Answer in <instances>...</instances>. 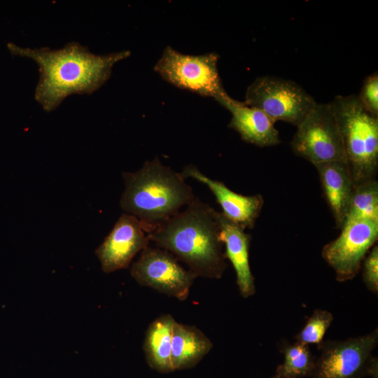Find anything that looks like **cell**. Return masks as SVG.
<instances>
[{"instance_id":"cell-5","label":"cell","mask_w":378,"mask_h":378,"mask_svg":"<svg viewBox=\"0 0 378 378\" xmlns=\"http://www.w3.org/2000/svg\"><path fill=\"white\" fill-rule=\"evenodd\" d=\"M378 344L377 328L344 340H323L317 345L312 378H377V358L372 354Z\"/></svg>"},{"instance_id":"cell-3","label":"cell","mask_w":378,"mask_h":378,"mask_svg":"<svg viewBox=\"0 0 378 378\" xmlns=\"http://www.w3.org/2000/svg\"><path fill=\"white\" fill-rule=\"evenodd\" d=\"M125 190L120 205L137 218L148 234L196 197L181 173L156 157L134 172H123Z\"/></svg>"},{"instance_id":"cell-2","label":"cell","mask_w":378,"mask_h":378,"mask_svg":"<svg viewBox=\"0 0 378 378\" xmlns=\"http://www.w3.org/2000/svg\"><path fill=\"white\" fill-rule=\"evenodd\" d=\"M218 211L198 197L148 233L150 241L187 265L197 276L220 279L227 267Z\"/></svg>"},{"instance_id":"cell-14","label":"cell","mask_w":378,"mask_h":378,"mask_svg":"<svg viewBox=\"0 0 378 378\" xmlns=\"http://www.w3.org/2000/svg\"><path fill=\"white\" fill-rule=\"evenodd\" d=\"M220 226V239L225 244L224 255L235 271L236 282L244 298L255 293V279L249 264L251 234L245 230L225 218L221 212L217 213Z\"/></svg>"},{"instance_id":"cell-11","label":"cell","mask_w":378,"mask_h":378,"mask_svg":"<svg viewBox=\"0 0 378 378\" xmlns=\"http://www.w3.org/2000/svg\"><path fill=\"white\" fill-rule=\"evenodd\" d=\"M142 224L135 216L122 214L95 250L104 272L127 268L133 258L149 245Z\"/></svg>"},{"instance_id":"cell-18","label":"cell","mask_w":378,"mask_h":378,"mask_svg":"<svg viewBox=\"0 0 378 378\" xmlns=\"http://www.w3.org/2000/svg\"><path fill=\"white\" fill-rule=\"evenodd\" d=\"M284 355V362L279 365L272 378H304L312 377L316 357L309 345L295 342H284L279 347Z\"/></svg>"},{"instance_id":"cell-22","label":"cell","mask_w":378,"mask_h":378,"mask_svg":"<svg viewBox=\"0 0 378 378\" xmlns=\"http://www.w3.org/2000/svg\"><path fill=\"white\" fill-rule=\"evenodd\" d=\"M362 278L368 290L378 293V246L374 245L365 257L362 265Z\"/></svg>"},{"instance_id":"cell-7","label":"cell","mask_w":378,"mask_h":378,"mask_svg":"<svg viewBox=\"0 0 378 378\" xmlns=\"http://www.w3.org/2000/svg\"><path fill=\"white\" fill-rule=\"evenodd\" d=\"M290 146L296 155L314 166L332 161L346 162L341 132L330 103H316L297 126Z\"/></svg>"},{"instance_id":"cell-21","label":"cell","mask_w":378,"mask_h":378,"mask_svg":"<svg viewBox=\"0 0 378 378\" xmlns=\"http://www.w3.org/2000/svg\"><path fill=\"white\" fill-rule=\"evenodd\" d=\"M362 106L374 117L378 118V74L377 71L368 76L359 95H357Z\"/></svg>"},{"instance_id":"cell-15","label":"cell","mask_w":378,"mask_h":378,"mask_svg":"<svg viewBox=\"0 0 378 378\" xmlns=\"http://www.w3.org/2000/svg\"><path fill=\"white\" fill-rule=\"evenodd\" d=\"M315 167L336 226L341 228L347 214L354 188L346 163L332 161Z\"/></svg>"},{"instance_id":"cell-9","label":"cell","mask_w":378,"mask_h":378,"mask_svg":"<svg viewBox=\"0 0 378 378\" xmlns=\"http://www.w3.org/2000/svg\"><path fill=\"white\" fill-rule=\"evenodd\" d=\"M130 274L139 285L181 301L188 298L190 287L197 277L180 265L170 252L149 245L132 263Z\"/></svg>"},{"instance_id":"cell-12","label":"cell","mask_w":378,"mask_h":378,"mask_svg":"<svg viewBox=\"0 0 378 378\" xmlns=\"http://www.w3.org/2000/svg\"><path fill=\"white\" fill-rule=\"evenodd\" d=\"M181 174L185 179L192 178L206 186L220 206L221 213L228 220L244 230L253 228L264 204L261 195H244L235 192L223 182L202 173L195 165L186 166Z\"/></svg>"},{"instance_id":"cell-16","label":"cell","mask_w":378,"mask_h":378,"mask_svg":"<svg viewBox=\"0 0 378 378\" xmlns=\"http://www.w3.org/2000/svg\"><path fill=\"white\" fill-rule=\"evenodd\" d=\"M212 348V342L197 327L176 321L172 341L174 370L195 367Z\"/></svg>"},{"instance_id":"cell-8","label":"cell","mask_w":378,"mask_h":378,"mask_svg":"<svg viewBox=\"0 0 378 378\" xmlns=\"http://www.w3.org/2000/svg\"><path fill=\"white\" fill-rule=\"evenodd\" d=\"M219 55L183 54L171 46L163 50L154 70L173 85L214 99L226 92L218 70Z\"/></svg>"},{"instance_id":"cell-10","label":"cell","mask_w":378,"mask_h":378,"mask_svg":"<svg viewBox=\"0 0 378 378\" xmlns=\"http://www.w3.org/2000/svg\"><path fill=\"white\" fill-rule=\"evenodd\" d=\"M340 234L326 244L322 257L334 270L337 281L353 279L378 238V223L368 220L345 222Z\"/></svg>"},{"instance_id":"cell-13","label":"cell","mask_w":378,"mask_h":378,"mask_svg":"<svg viewBox=\"0 0 378 378\" xmlns=\"http://www.w3.org/2000/svg\"><path fill=\"white\" fill-rule=\"evenodd\" d=\"M215 100L231 113L228 127L237 132L244 141L259 147L281 143L275 122L261 110L234 99L227 92Z\"/></svg>"},{"instance_id":"cell-4","label":"cell","mask_w":378,"mask_h":378,"mask_svg":"<svg viewBox=\"0 0 378 378\" xmlns=\"http://www.w3.org/2000/svg\"><path fill=\"white\" fill-rule=\"evenodd\" d=\"M330 104L341 132L354 185L376 179L378 118L365 110L356 94L337 95Z\"/></svg>"},{"instance_id":"cell-1","label":"cell","mask_w":378,"mask_h":378,"mask_svg":"<svg viewBox=\"0 0 378 378\" xmlns=\"http://www.w3.org/2000/svg\"><path fill=\"white\" fill-rule=\"evenodd\" d=\"M7 48L12 55L30 58L38 64L40 78L34 98L47 112L57 108L69 95L97 90L110 78L113 65L131 54L122 50L95 55L78 42L57 50L22 48L13 43H8Z\"/></svg>"},{"instance_id":"cell-19","label":"cell","mask_w":378,"mask_h":378,"mask_svg":"<svg viewBox=\"0 0 378 378\" xmlns=\"http://www.w3.org/2000/svg\"><path fill=\"white\" fill-rule=\"evenodd\" d=\"M357 220L378 223V183L376 179L354 185L344 223Z\"/></svg>"},{"instance_id":"cell-20","label":"cell","mask_w":378,"mask_h":378,"mask_svg":"<svg viewBox=\"0 0 378 378\" xmlns=\"http://www.w3.org/2000/svg\"><path fill=\"white\" fill-rule=\"evenodd\" d=\"M333 321V315L331 312L316 309L307 319L304 326L301 330L295 336L296 342L309 345L319 344L331 326Z\"/></svg>"},{"instance_id":"cell-17","label":"cell","mask_w":378,"mask_h":378,"mask_svg":"<svg viewBox=\"0 0 378 378\" xmlns=\"http://www.w3.org/2000/svg\"><path fill=\"white\" fill-rule=\"evenodd\" d=\"M175 323L171 314H163L149 324L145 333L143 348L146 361L151 368L161 373L174 371L172 341Z\"/></svg>"},{"instance_id":"cell-6","label":"cell","mask_w":378,"mask_h":378,"mask_svg":"<svg viewBox=\"0 0 378 378\" xmlns=\"http://www.w3.org/2000/svg\"><path fill=\"white\" fill-rule=\"evenodd\" d=\"M244 102L261 110L275 122L281 120L296 127L316 104L297 83L272 76L256 78L247 88Z\"/></svg>"}]
</instances>
